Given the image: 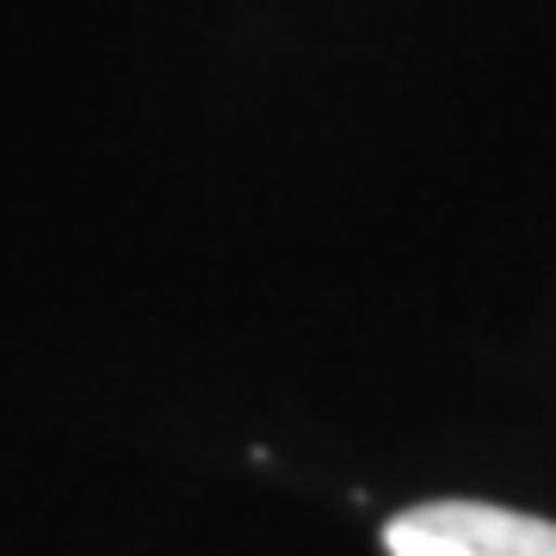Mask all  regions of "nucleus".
Wrapping results in <instances>:
<instances>
[{"label": "nucleus", "instance_id": "1", "mask_svg": "<svg viewBox=\"0 0 556 556\" xmlns=\"http://www.w3.org/2000/svg\"><path fill=\"white\" fill-rule=\"evenodd\" d=\"M390 556H556V526L489 501H427L383 526Z\"/></svg>", "mask_w": 556, "mask_h": 556}]
</instances>
